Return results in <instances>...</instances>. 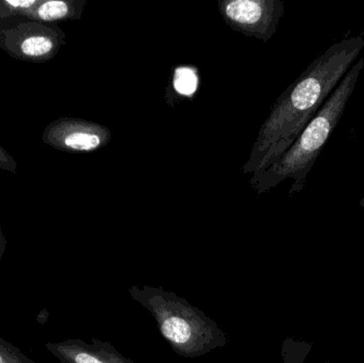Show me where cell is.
<instances>
[{
    "label": "cell",
    "mask_w": 364,
    "mask_h": 363,
    "mask_svg": "<svg viewBox=\"0 0 364 363\" xmlns=\"http://www.w3.org/2000/svg\"><path fill=\"white\" fill-rule=\"evenodd\" d=\"M360 206L363 207L364 208V197L363 198V200H360Z\"/></svg>",
    "instance_id": "15"
},
{
    "label": "cell",
    "mask_w": 364,
    "mask_h": 363,
    "mask_svg": "<svg viewBox=\"0 0 364 363\" xmlns=\"http://www.w3.org/2000/svg\"><path fill=\"white\" fill-rule=\"evenodd\" d=\"M0 170L17 175L18 173V163L16 160L6 151L0 144Z\"/></svg>",
    "instance_id": "12"
},
{
    "label": "cell",
    "mask_w": 364,
    "mask_h": 363,
    "mask_svg": "<svg viewBox=\"0 0 364 363\" xmlns=\"http://www.w3.org/2000/svg\"><path fill=\"white\" fill-rule=\"evenodd\" d=\"M0 363H38L30 359L16 345L0 337Z\"/></svg>",
    "instance_id": "11"
},
{
    "label": "cell",
    "mask_w": 364,
    "mask_h": 363,
    "mask_svg": "<svg viewBox=\"0 0 364 363\" xmlns=\"http://www.w3.org/2000/svg\"><path fill=\"white\" fill-rule=\"evenodd\" d=\"M197 78L196 72L190 67H182L181 70H176L175 75V89L181 95L191 96L195 93L197 90Z\"/></svg>",
    "instance_id": "10"
},
{
    "label": "cell",
    "mask_w": 364,
    "mask_h": 363,
    "mask_svg": "<svg viewBox=\"0 0 364 363\" xmlns=\"http://www.w3.org/2000/svg\"><path fill=\"white\" fill-rule=\"evenodd\" d=\"M87 2V0H40L34 8L21 13V17L27 21L58 25L60 21L80 19Z\"/></svg>",
    "instance_id": "8"
},
{
    "label": "cell",
    "mask_w": 364,
    "mask_h": 363,
    "mask_svg": "<svg viewBox=\"0 0 364 363\" xmlns=\"http://www.w3.org/2000/svg\"><path fill=\"white\" fill-rule=\"evenodd\" d=\"M284 360H286V363H290V357H289V355H286Z\"/></svg>",
    "instance_id": "14"
},
{
    "label": "cell",
    "mask_w": 364,
    "mask_h": 363,
    "mask_svg": "<svg viewBox=\"0 0 364 363\" xmlns=\"http://www.w3.org/2000/svg\"><path fill=\"white\" fill-rule=\"evenodd\" d=\"M45 347L61 363H134L111 343L95 338L89 342L81 339L47 342Z\"/></svg>",
    "instance_id": "7"
},
{
    "label": "cell",
    "mask_w": 364,
    "mask_h": 363,
    "mask_svg": "<svg viewBox=\"0 0 364 363\" xmlns=\"http://www.w3.org/2000/svg\"><path fill=\"white\" fill-rule=\"evenodd\" d=\"M129 296L153 315L162 337L181 357L198 358L226 347L227 335L218 324L177 294L132 286Z\"/></svg>",
    "instance_id": "3"
},
{
    "label": "cell",
    "mask_w": 364,
    "mask_h": 363,
    "mask_svg": "<svg viewBox=\"0 0 364 363\" xmlns=\"http://www.w3.org/2000/svg\"><path fill=\"white\" fill-rule=\"evenodd\" d=\"M65 44V32L55 23L26 21L0 32V49L30 63L50 61Z\"/></svg>",
    "instance_id": "4"
},
{
    "label": "cell",
    "mask_w": 364,
    "mask_h": 363,
    "mask_svg": "<svg viewBox=\"0 0 364 363\" xmlns=\"http://www.w3.org/2000/svg\"><path fill=\"white\" fill-rule=\"evenodd\" d=\"M363 68L364 59L360 58L350 68L348 74L329 95L292 146L262 174L250 179V185L256 190L258 195L271 191L273 188L288 179L292 180L289 191L290 197L303 191L308 175L311 172L333 130L341 121Z\"/></svg>",
    "instance_id": "2"
},
{
    "label": "cell",
    "mask_w": 364,
    "mask_h": 363,
    "mask_svg": "<svg viewBox=\"0 0 364 363\" xmlns=\"http://www.w3.org/2000/svg\"><path fill=\"white\" fill-rule=\"evenodd\" d=\"M112 134L102 124L76 117H61L50 121L42 134V142L64 153H93L110 143Z\"/></svg>",
    "instance_id": "6"
},
{
    "label": "cell",
    "mask_w": 364,
    "mask_h": 363,
    "mask_svg": "<svg viewBox=\"0 0 364 363\" xmlns=\"http://www.w3.org/2000/svg\"><path fill=\"white\" fill-rule=\"evenodd\" d=\"M40 0H0V32L27 19L21 13L34 8Z\"/></svg>",
    "instance_id": "9"
},
{
    "label": "cell",
    "mask_w": 364,
    "mask_h": 363,
    "mask_svg": "<svg viewBox=\"0 0 364 363\" xmlns=\"http://www.w3.org/2000/svg\"><path fill=\"white\" fill-rule=\"evenodd\" d=\"M363 48L360 36L335 43L287 87L259 129L250 158L242 166L244 175L256 178L282 157L356 63Z\"/></svg>",
    "instance_id": "1"
},
{
    "label": "cell",
    "mask_w": 364,
    "mask_h": 363,
    "mask_svg": "<svg viewBox=\"0 0 364 363\" xmlns=\"http://www.w3.org/2000/svg\"><path fill=\"white\" fill-rule=\"evenodd\" d=\"M218 8L229 28L264 43L273 38L284 13L282 0H218Z\"/></svg>",
    "instance_id": "5"
},
{
    "label": "cell",
    "mask_w": 364,
    "mask_h": 363,
    "mask_svg": "<svg viewBox=\"0 0 364 363\" xmlns=\"http://www.w3.org/2000/svg\"><path fill=\"white\" fill-rule=\"evenodd\" d=\"M6 247H8V240H6L4 230H2L1 225H0V264H1L4 253H6Z\"/></svg>",
    "instance_id": "13"
},
{
    "label": "cell",
    "mask_w": 364,
    "mask_h": 363,
    "mask_svg": "<svg viewBox=\"0 0 364 363\" xmlns=\"http://www.w3.org/2000/svg\"><path fill=\"white\" fill-rule=\"evenodd\" d=\"M0 102H1V96H0Z\"/></svg>",
    "instance_id": "16"
}]
</instances>
